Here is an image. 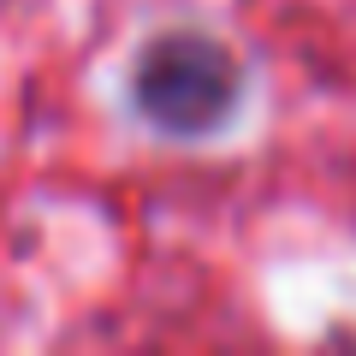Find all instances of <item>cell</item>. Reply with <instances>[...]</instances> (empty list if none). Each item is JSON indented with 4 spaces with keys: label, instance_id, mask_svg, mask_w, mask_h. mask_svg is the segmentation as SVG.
Returning a JSON list of instances; mask_svg holds the SVG:
<instances>
[{
    "label": "cell",
    "instance_id": "cell-1",
    "mask_svg": "<svg viewBox=\"0 0 356 356\" xmlns=\"http://www.w3.org/2000/svg\"><path fill=\"white\" fill-rule=\"evenodd\" d=\"M131 102L161 137H208L243 102V65L202 30H166L131 65Z\"/></svg>",
    "mask_w": 356,
    "mask_h": 356
}]
</instances>
